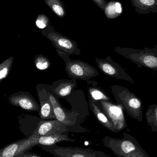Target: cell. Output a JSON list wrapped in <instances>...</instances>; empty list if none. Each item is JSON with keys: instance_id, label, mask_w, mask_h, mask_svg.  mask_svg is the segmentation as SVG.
Here are the masks:
<instances>
[{"instance_id": "1", "label": "cell", "mask_w": 157, "mask_h": 157, "mask_svg": "<svg viewBox=\"0 0 157 157\" xmlns=\"http://www.w3.org/2000/svg\"><path fill=\"white\" fill-rule=\"evenodd\" d=\"M38 146L55 157H111L101 151L90 148L60 147L56 144L52 145Z\"/></svg>"}, {"instance_id": "2", "label": "cell", "mask_w": 157, "mask_h": 157, "mask_svg": "<svg viewBox=\"0 0 157 157\" xmlns=\"http://www.w3.org/2000/svg\"><path fill=\"white\" fill-rule=\"evenodd\" d=\"M41 32L58 49L71 54H80L76 42L55 31L51 25L42 29Z\"/></svg>"}, {"instance_id": "3", "label": "cell", "mask_w": 157, "mask_h": 157, "mask_svg": "<svg viewBox=\"0 0 157 157\" xmlns=\"http://www.w3.org/2000/svg\"><path fill=\"white\" fill-rule=\"evenodd\" d=\"M37 138L38 136L32 134L29 137L10 143L0 149V157H16L38 145Z\"/></svg>"}, {"instance_id": "4", "label": "cell", "mask_w": 157, "mask_h": 157, "mask_svg": "<svg viewBox=\"0 0 157 157\" xmlns=\"http://www.w3.org/2000/svg\"><path fill=\"white\" fill-rule=\"evenodd\" d=\"M65 70L68 76L74 79L88 80L99 75L98 72L94 67L80 60L68 62Z\"/></svg>"}, {"instance_id": "5", "label": "cell", "mask_w": 157, "mask_h": 157, "mask_svg": "<svg viewBox=\"0 0 157 157\" xmlns=\"http://www.w3.org/2000/svg\"><path fill=\"white\" fill-rule=\"evenodd\" d=\"M100 103L103 113L113 124L117 132L123 129L124 120L121 109L107 101H101Z\"/></svg>"}, {"instance_id": "6", "label": "cell", "mask_w": 157, "mask_h": 157, "mask_svg": "<svg viewBox=\"0 0 157 157\" xmlns=\"http://www.w3.org/2000/svg\"><path fill=\"white\" fill-rule=\"evenodd\" d=\"M68 132V127L57 120L41 121L32 134L38 136L63 134Z\"/></svg>"}, {"instance_id": "7", "label": "cell", "mask_w": 157, "mask_h": 157, "mask_svg": "<svg viewBox=\"0 0 157 157\" xmlns=\"http://www.w3.org/2000/svg\"><path fill=\"white\" fill-rule=\"evenodd\" d=\"M50 100L53 106V111L56 120L67 126H71L75 124L77 115L67 113L61 107L59 101L53 95H50Z\"/></svg>"}, {"instance_id": "8", "label": "cell", "mask_w": 157, "mask_h": 157, "mask_svg": "<svg viewBox=\"0 0 157 157\" xmlns=\"http://www.w3.org/2000/svg\"><path fill=\"white\" fill-rule=\"evenodd\" d=\"M96 61L99 69L105 75L119 78V71L112 61L110 60L109 57H107L106 59H96Z\"/></svg>"}, {"instance_id": "9", "label": "cell", "mask_w": 157, "mask_h": 157, "mask_svg": "<svg viewBox=\"0 0 157 157\" xmlns=\"http://www.w3.org/2000/svg\"><path fill=\"white\" fill-rule=\"evenodd\" d=\"M89 100L90 101V107L91 110L93 112L94 115L96 116L100 123L107 128L108 130L113 132H117L115 127L113 126V124L109 120L108 117L105 114L102 112L100 109L98 107L96 103L93 101V99L91 97H89Z\"/></svg>"}, {"instance_id": "10", "label": "cell", "mask_w": 157, "mask_h": 157, "mask_svg": "<svg viewBox=\"0 0 157 157\" xmlns=\"http://www.w3.org/2000/svg\"><path fill=\"white\" fill-rule=\"evenodd\" d=\"M136 11L140 13L155 12L157 10V0H131Z\"/></svg>"}, {"instance_id": "11", "label": "cell", "mask_w": 157, "mask_h": 157, "mask_svg": "<svg viewBox=\"0 0 157 157\" xmlns=\"http://www.w3.org/2000/svg\"><path fill=\"white\" fill-rule=\"evenodd\" d=\"M105 16L109 19H114L121 15L122 6L119 2L113 1L108 2L104 9Z\"/></svg>"}, {"instance_id": "12", "label": "cell", "mask_w": 157, "mask_h": 157, "mask_svg": "<svg viewBox=\"0 0 157 157\" xmlns=\"http://www.w3.org/2000/svg\"><path fill=\"white\" fill-rule=\"evenodd\" d=\"M76 86L75 82L64 81L55 87L52 91L59 98H63L69 95Z\"/></svg>"}, {"instance_id": "13", "label": "cell", "mask_w": 157, "mask_h": 157, "mask_svg": "<svg viewBox=\"0 0 157 157\" xmlns=\"http://www.w3.org/2000/svg\"><path fill=\"white\" fill-rule=\"evenodd\" d=\"M44 1L57 17L59 18L65 17L66 11L61 0H44Z\"/></svg>"}, {"instance_id": "14", "label": "cell", "mask_w": 157, "mask_h": 157, "mask_svg": "<svg viewBox=\"0 0 157 157\" xmlns=\"http://www.w3.org/2000/svg\"><path fill=\"white\" fill-rule=\"evenodd\" d=\"M40 117L43 119H56L53 106L50 100V95L47 99L41 102Z\"/></svg>"}, {"instance_id": "15", "label": "cell", "mask_w": 157, "mask_h": 157, "mask_svg": "<svg viewBox=\"0 0 157 157\" xmlns=\"http://www.w3.org/2000/svg\"><path fill=\"white\" fill-rule=\"evenodd\" d=\"M89 91L91 98L94 100H103L109 101L110 98L105 93L98 89L90 87L89 88Z\"/></svg>"}, {"instance_id": "16", "label": "cell", "mask_w": 157, "mask_h": 157, "mask_svg": "<svg viewBox=\"0 0 157 157\" xmlns=\"http://www.w3.org/2000/svg\"><path fill=\"white\" fill-rule=\"evenodd\" d=\"M50 25L49 18L44 14H40L38 15L36 20V25L37 27L40 29H44Z\"/></svg>"}, {"instance_id": "17", "label": "cell", "mask_w": 157, "mask_h": 157, "mask_svg": "<svg viewBox=\"0 0 157 157\" xmlns=\"http://www.w3.org/2000/svg\"><path fill=\"white\" fill-rule=\"evenodd\" d=\"M36 66L40 70H45L50 66V62L48 59L44 56L39 57L37 59Z\"/></svg>"}, {"instance_id": "18", "label": "cell", "mask_w": 157, "mask_h": 157, "mask_svg": "<svg viewBox=\"0 0 157 157\" xmlns=\"http://www.w3.org/2000/svg\"><path fill=\"white\" fill-rule=\"evenodd\" d=\"M145 64L150 68L157 67V59L153 56H147L144 59Z\"/></svg>"}, {"instance_id": "19", "label": "cell", "mask_w": 157, "mask_h": 157, "mask_svg": "<svg viewBox=\"0 0 157 157\" xmlns=\"http://www.w3.org/2000/svg\"><path fill=\"white\" fill-rule=\"evenodd\" d=\"M19 104L23 109H32L35 107L34 103L31 101L26 98H23L20 100Z\"/></svg>"}, {"instance_id": "20", "label": "cell", "mask_w": 157, "mask_h": 157, "mask_svg": "<svg viewBox=\"0 0 157 157\" xmlns=\"http://www.w3.org/2000/svg\"><path fill=\"white\" fill-rule=\"evenodd\" d=\"M16 157H42L36 153L29 152V150L25 151L17 155Z\"/></svg>"}, {"instance_id": "21", "label": "cell", "mask_w": 157, "mask_h": 157, "mask_svg": "<svg viewBox=\"0 0 157 157\" xmlns=\"http://www.w3.org/2000/svg\"><path fill=\"white\" fill-rule=\"evenodd\" d=\"M141 103L138 99L132 98L129 101V105L131 108L133 109H138L140 107Z\"/></svg>"}, {"instance_id": "22", "label": "cell", "mask_w": 157, "mask_h": 157, "mask_svg": "<svg viewBox=\"0 0 157 157\" xmlns=\"http://www.w3.org/2000/svg\"><path fill=\"white\" fill-rule=\"evenodd\" d=\"M96 5L98 6L99 8H100L102 11H104V8L106 5L108 3L106 0H92Z\"/></svg>"}, {"instance_id": "23", "label": "cell", "mask_w": 157, "mask_h": 157, "mask_svg": "<svg viewBox=\"0 0 157 157\" xmlns=\"http://www.w3.org/2000/svg\"><path fill=\"white\" fill-rule=\"evenodd\" d=\"M7 74V69L6 68H4L0 71V79L5 78Z\"/></svg>"}]
</instances>
